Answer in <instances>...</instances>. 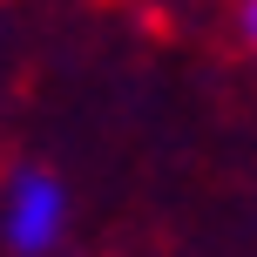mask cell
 I'll use <instances>...</instances> for the list:
<instances>
[{
  "label": "cell",
  "mask_w": 257,
  "mask_h": 257,
  "mask_svg": "<svg viewBox=\"0 0 257 257\" xmlns=\"http://www.w3.org/2000/svg\"><path fill=\"white\" fill-rule=\"evenodd\" d=\"M68 237V190L54 169H14L0 190V244L14 257H54Z\"/></svg>",
  "instance_id": "cell-1"
},
{
  "label": "cell",
  "mask_w": 257,
  "mask_h": 257,
  "mask_svg": "<svg viewBox=\"0 0 257 257\" xmlns=\"http://www.w3.org/2000/svg\"><path fill=\"white\" fill-rule=\"evenodd\" d=\"M230 21H237V41H244V54L257 61V0H237V7H230Z\"/></svg>",
  "instance_id": "cell-2"
}]
</instances>
